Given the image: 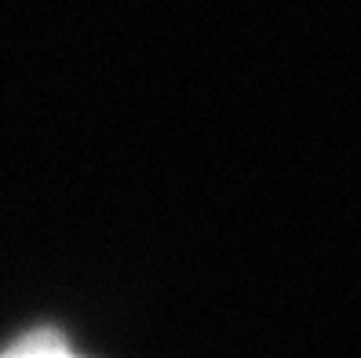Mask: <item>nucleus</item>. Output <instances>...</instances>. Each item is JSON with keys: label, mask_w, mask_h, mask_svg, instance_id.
I'll return each mask as SVG.
<instances>
[{"label": "nucleus", "mask_w": 361, "mask_h": 358, "mask_svg": "<svg viewBox=\"0 0 361 358\" xmlns=\"http://www.w3.org/2000/svg\"><path fill=\"white\" fill-rule=\"evenodd\" d=\"M0 358H80V354H73L55 329H37L23 340H15L8 351H0Z\"/></svg>", "instance_id": "f257e3e1"}]
</instances>
